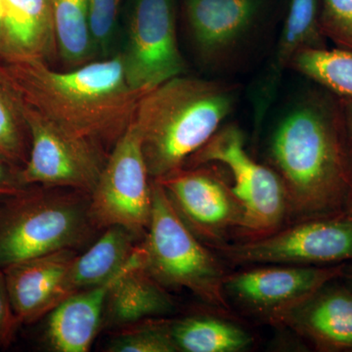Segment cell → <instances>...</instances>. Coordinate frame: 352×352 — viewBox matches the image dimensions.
<instances>
[{
  "instance_id": "cell-19",
  "label": "cell",
  "mask_w": 352,
  "mask_h": 352,
  "mask_svg": "<svg viewBox=\"0 0 352 352\" xmlns=\"http://www.w3.org/2000/svg\"><path fill=\"white\" fill-rule=\"evenodd\" d=\"M57 48L51 0H3L0 52L9 62H46Z\"/></svg>"
},
{
  "instance_id": "cell-7",
  "label": "cell",
  "mask_w": 352,
  "mask_h": 352,
  "mask_svg": "<svg viewBox=\"0 0 352 352\" xmlns=\"http://www.w3.org/2000/svg\"><path fill=\"white\" fill-rule=\"evenodd\" d=\"M15 96L31 138L29 159L20 170L23 184L67 187L91 193L107 163L109 152L64 131Z\"/></svg>"
},
{
  "instance_id": "cell-13",
  "label": "cell",
  "mask_w": 352,
  "mask_h": 352,
  "mask_svg": "<svg viewBox=\"0 0 352 352\" xmlns=\"http://www.w3.org/2000/svg\"><path fill=\"white\" fill-rule=\"evenodd\" d=\"M156 182L163 186L185 223L197 237L219 244L232 229L241 228L243 210L231 186L205 166L183 168Z\"/></svg>"
},
{
  "instance_id": "cell-17",
  "label": "cell",
  "mask_w": 352,
  "mask_h": 352,
  "mask_svg": "<svg viewBox=\"0 0 352 352\" xmlns=\"http://www.w3.org/2000/svg\"><path fill=\"white\" fill-rule=\"evenodd\" d=\"M131 258L105 283L68 296L46 315L43 342L48 351H90L95 338L102 329L104 307L109 289L126 270Z\"/></svg>"
},
{
  "instance_id": "cell-22",
  "label": "cell",
  "mask_w": 352,
  "mask_h": 352,
  "mask_svg": "<svg viewBox=\"0 0 352 352\" xmlns=\"http://www.w3.org/2000/svg\"><path fill=\"white\" fill-rule=\"evenodd\" d=\"M57 50L67 63H87L95 44L88 0H51Z\"/></svg>"
},
{
  "instance_id": "cell-21",
  "label": "cell",
  "mask_w": 352,
  "mask_h": 352,
  "mask_svg": "<svg viewBox=\"0 0 352 352\" xmlns=\"http://www.w3.org/2000/svg\"><path fill=\"white\" fill-rule=\"evenodd\" d=\"M178 351L238 352L252 344L245 331L230 322L208 316H191L171 322Z\"/></svg>"
},
{
  "instance_id": "cell-14",
  "label": "cell",
  "mask_w": 352,
  "mask_h": 352,
  "mask_svg": "<svg viewBox=\"0 0 352 352\" xmlns=\"http://www.w3.org/2000/svg\"><path fill=\"white\" fill-rule=\"evenodd\" d=\"M321 0H291L272 56L252 89V112L256 131L276 101L287 69L302 51L327 48L321 27Z\"/></svg>"
},
{
  "instance_id": "cell-24",
  "label": "cell",
  "mask_w": 352,
  "mask_h": 352,
  "mask_svg": "<svg viewBox=\"0 0 352 352\" xmlns=\"http://www.w3.org/2000/svg\"><path fill=\"white\" fill-rule=\"evenodd\" d=\"M31 138L15 94L0 75V157L18 168L27 164Z\"/></svg>"
},
{
  "instance_id": "cell-23",
  "label": "cell",
  "mask_w": 352,
  "mask_h": 352,
  "mask_svg": "<svg viewBox=\"0 0 352 352\" xmlns=\"http://www.w3.org/2000/svg\"><path fill=\"white\" fill-rule=\"evenodd\" d=\"M291 69L338 98L352 100V51L336 48L302 51Z\"/></svg>"
},
{
  "instance_id": "cell-6",
  "label": "cell",
  "mask_w": 352,
  "mask_h": 352,
  "mask_svg": "<svg viewBox=\"0 0 352 352\" xmlns=\"http://www.w3.org/2000/svg\"><path fill=\"white\" fill-rule=\"evenodd\" d=\"M208 164L226 166L232 176L231 190L243 210L240 230L249 238L247 240L264 237L282 228L289 217L283 183L273 168L252 159L245 149L244 134L236 124L220 127L183 166Z\"/></svg>"
},
{
  "instance_id": "cell-18",
  "label": "cell",
  "mask_w": 352,
  "mask_h": 352,
  "mask_svg": "<svg viewBox=\"0 0 352 352\" xmlns=\"http://www.w3.org/2000/svg\"><path fill=\"white\" fill-rule=\"evenodd\" d=\"M291 326L329 351L352 349V292L333 281L284 317Z\"/></svg>"
},
{
  "instance_id": "cell-5",
  "label": "cell",
  "mask_w": 352,
  "mask_h": 352,
  "mask_svg": "<svg viewBox=\"0 0 352 352\" xmlns=\"http://www.w3.org/2000/svg\"><path fill=\"white\" fill-rule=\"evenodd\" d=\"M201 242L163 186L152 180L151 220L141 243L145 270L164 288L189 289L208 305L226 308V275Z\"/></svg>"
},
{
  "instance_id": "cell-4",
  "label": "cell",
  "mask_w": 352,
  "mask_h": 352,
  "mask_svg": "<svg viewBox=\"0 0 352 352\" xmlns=\"http://www.w3.org/2000/svg\"><path fill=\"white\" fill-rule=\"evenodd\" d=\"M90 193L29 185L0 199V270L60 250L87 249L100 235Z\"/></svg>"
},
{
  "instance_id": "cell-33",
  "label": "cell",
  "mask_w": 352,
  "mask_h": 352,
  "mask_svg": "<svg viewBox=\"0 0 352 352\" xmlns=\"http://www.w3.org/2000/svg\"><path fill=\"white\" fill-rule=\"evenodd\" d=\"M2 9H3V0H0V28H1Z\"/></svg>"
},
{
  "instance_id": "cell-10",
  "label": "cell",
  "mask_w": 352,
  "mask_h": 352,
  "mask_svg": "<svg viewBox=\"0 0 352 352\" xmlns=\"http://www.w3.org/2000/svg\"><path fill=\"white\" fill-rule=\"evenodd\" d=\"M233 263L318 265L352 261V217L300 220L256 239L222 248Z\"/></svg>"
},
{
  "instance_id": "cell-25",
  "label": "cell",
  "mask_w": 352,
  "mask_h": 352,
  "mask_svg": "<svg viewBox=\"0 0 352 352\" xmlns=\"http://www.w3.org/2000/svg\"><path fill=\"white\" fill-rule=\"evenodd\" d=\"M105 349L109 352L178 351L171 333V322L157 318L117 329Z\"/></svg>"
},
{
  "instance_id": "cell-28",
  "label": "cell",
  "mask_w": 352,
  "mask_h": 352,
  "mask_svg": "<svg viewBox=\"0 0 352 352\" xmlns=\"http://www.w3.org/2000/svg\"><path fill=\"white\" fill-rule=\"evenodd\" d=\"M20 326L7 289L3 270H0V349H6L12 344Z\"/></svg>"
},
{
  "instance_id": "cell-2",
  "label": "cell",
  "mask_w": 352,
  "mask_h": 352,
  "mask_svg": "<svg viewBox=\"0 0 352 352\" xmlns=\"http://www.w3.org/2000/svg\"><path fill=\"white\" fill-rule=\"evenodd\" d=\"M0 75L46 119L109 153L133 122L145 94L127 82L122 53L69 72L55 71L41 60L11 62Z\"/></svg>"
},
{
  "instance_id": "cell-12",
  "label": "cell",
  "mask_w": 352,
  "mask_h": 352,
  "mask_svg": "<svg viewBox=\"0 0 352 352\" xmlns=\"http://www.w3.org/2000/svg\"><path fill=\"white\" fill-rule=\"evenodd\" d=\"M342 268L273 264L226 276L224 289L250 311L281 323L292 310L342 276Z\"/></svg>"
},
{
  "instance_id": "cell-32",
  "label": "cell",
  "mask_w": 352,
  "mask_h": 352,
  "mask_svg": "<svg viewBox=\"0 0 352 352\" xmlns=\"http://www.w3.org/2000/svg\"><path fill=\"white\" fill-rule=\"evenodd\" d=\"M346 214L349 215V217H352V192L346 201Z\"/></svg>"
},
{
  "instance_id": "cell-26",
  "label": "cell",
  "mask_w": 352,
  "mask_h": 352,
  "mask_svg": "<svg viewBox=\"0 0 352 352\" xmlns=\"http://www.w3.org/2000/svg\"><path fill=\"white\" fill-rule=\"evenodd\" d=\"M320 20L326 38L352 51V0H321Z\"/></svg>"
},
{
  "instance_id": "cell-30",
  "label": "cell",
  "mask_w": 352,
  "mask_h": 352,
  "mask_svg": "<svg viewBox=\"0 0 352 352\" xmlns=\"http://www.w3.org/2000/svg\"><path fill=\"white\" fill-rule=\"evenodd\" d=\"M340 113H342V124L344 135L349 148V156H352V100L351 99L339 98Z\"/></svg>"
},
{
  "instance_id": "cell-27",
  "label": "cell",
  "mask_w": 352,
  "mask_h": 352,
  "mask_svg": "<svg viewBox=\"0 0 352 352\" xmlns=\"http://www.w3.org/2000/svg\"><path fill=\"white\" fill-rule=\"evenodd\" d=\"M122 0H88L95 50L107 52L117 28Z\"/></svg>"
},
{
  "instance_id": "cell-20",
  "label": "cell",
  "mask_w": 352,
  "mask_h": 352,
  "mask_svg": "<svg viewBox=\"0 0 352 352\" xmlns=\"http://www.w3.org/2000/svg\"><path fill=\"white\" fill-rule=\"evenodd\" d=\"M142 240L122 226L104 229L69 267L64 284L65 298L100 286L115 276L129 263Z\"/></svg>"
},
{
  "instance_id": "cell-8",
  "label": "cell",
  "mask_w": 352,
  "mask_h": 352,
  "mask_svg": "<svg viewBox=\"0 0 352 352\" xmlns=\"http://www.w3.org/2000/svg\"><path fill=\"white\" fill-rule=\"evenodd\" d=\"M90 196V214L100 230L122 226L144 239L151 220L152 179L133 122L109 153Z\"/></svg>"
},
{
  "instance_id": "cell-15",
  "label": "cell",
  "mask_w": 352,
  "mask_h": 352,
  "mask_svg": "<svg viewBox=\"0 0 352 352\" xmlns=\"http://www.w3.org/2000/svg\"><path fill=\"white\" fill-rule=\"evenodd\" d=\"M78 254L76 250H60L2 270L21 325L38 321L63 302L65 280Z\"/></svg>"
},
{
  "instance_id": "cell-1",
  "label": "cell",
  "mask_w": 352,
  "mask_h": 352,
  "mask_svg": "<svg viewBox=\"0 0 352 352\" xmlns=\"http://www.w3.org/2000/svg\"><path fill=\"white\" fill-rule=\"evenodd\" d=\"M317 87L284 109L268 144L289 217L298 221L337 212L351 193L352 162L339 98Z\"/></svg>"
},
{
  "instance_id": "cell-3",
  "label": "cell",
  "mask_w": 352,
  "mask_h": 352,
  "mask_svg": "<svg viewBox=\"0 0 352 352\" xmlns=\"http://www.w3.org/2000/svg\"><path fill=\"white\" fill-rule=\"evenodd\" d=\"M237 99L232 83L185 75L143 95L133 124L151 179L182 168L222 126Z\"/></svg>"
},
{
  "instance_id": "cell-9",
  "label": "cell",
  "mask_w": 352,
  "mask_h": 352,
  "mask_svg": "<svg viewBox=\"0 0 352 352\" xmlns=\"http://www.w3.org/2000/svg\"><path fill=\"white\" fill-rule=\"evenodd\" d=\"M272 0H184L190 36L206 66L235 68L266 29Z\"/></svg>"
},
{
  "instance_id": "cell-11",
  "label": "cell",
  "mask_w": 352,
  "mask_h": 352,
  "mask_svg": "<svg viewBox=\"0 0 352 352\" xmlns=\"http://www.w3.org/2000/svg\"><path fill=\"white\" fill-rule=\"evenodd\" d=\"M122 56L127 82L144 94L185 75L186 63L176 34L175 0H133Z\"/></svg>"
},
{
  "instance_id": "cell-16",
  "label": "cell",
  "mask_w": 352,
  "mask_h": 352,
  "mask_svg": "<svg viewBox=\"0 0 352 352\" xmlns=\"http://www.w3.org/2000/svg\"><path fill=\"white\" fill-rule=\"evenodd\" d=\"M142 241L131 263L109 289L102 329L117 330L170 314L173 302L166 288L143 265Z\"/></svg>"
},
{
  "instance_id": "cell-31",
  "label": "cell",
  "mask_w": 352,
  "mask_h": 352,
  "mask_svg": "<svg viewBox=\"0 0 352 352\" xmlns=\"http://www.w3.org/2000/svg\"><path fill=\"white\" fill-rule=\"evenodd\" d=\"M342 276L344 277L346 285L352 292V264L344 265L342 268Z\"/></svg>"
},
{
  "instance_id": "cell-29",
  "label": "cell",
  "mask_w": 352,
  "mask_h": 352,
  "mask_svg": "<svg viewBox=\"0 0 352 352\" xmlns=\"http://www.w3.org/2000/svg\"><path fill=\"white\" fill-rule=\"evenodd\" d=\"M20 170L0 157V199L15 195L27 187L21 180Z\"/></svg>"
}]
</instances>
